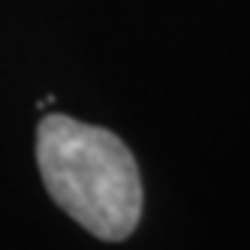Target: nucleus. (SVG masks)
<instances>
[{"mask_svg": "<svg viewBox=\"0 0 250 250\" xmlns=\"http://www.w3.org/2000/svg\"><path fill=\"white\" fill-rule=\"evenodd\" d=\"M37 166L48 196L91 235H133L142 217V175L121 136L51 112L37 127Z\"/></svg>", "mask_w": 250, "mask_h": 250, "instance_id": "nucleus-1", "label": "nucleus"}]
</instances>
